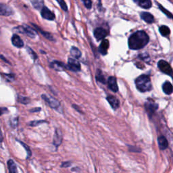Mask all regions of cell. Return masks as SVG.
Segmentation results:
<instances>
[{
	"label": "cell",
	"instance_id": "obj_18",
	"mask_svg": "<svg viewBox=\"0 0 173 173\" xmlns=\"http://www.w3.org/2000/svg\"><path fill=\"white\" fill-rule=\"evenodd\" d=\"M134 2L143 9H150L152 6V3L150 0H135Z\"/></svg>",
	"mask_w": 173,
	"mask_h": 173
},
{
	"label": "cell",
	"instance_id": "obj_14",
	"mask_svg": "<svg viewBox=\"0 0 173 173\" xmlns=\"http://www.w3.org/2000/svg\"><path fill=\"white\" fill-rule=\"evenodd\" d=\"M106 100L114 110H116V109L118 108L120 105V102L119 100L116 97L110 95L106 97Z\"/></svg>",
	"mask_w": 173,
	"mask_h": 173
},
{
	"label": "cell",
	"instance_id": "obj_24",
	"mask_svg": "<svg viewBox=\"0 0 173 173\" xmlns=\"http://www.w3.org/2000/svg\"><path fill=\"white\" fill-rule=\"evenodd\" d=\"M8 167L10 173H18L16 165L12 160H9L8 162Z\"/></svg>",
	"mask_w": 173,
	"mask_h": 173
},
{
	"label": "cell",
	"instance_id": "obj_26",
	"mask_svg": "<svg viewBox=\"0 0 173 173\" xmlns=\"http://www.w3.org/2000/svg\"><path fill=\"white\" fill-rule=\"evenodd\" d=\"M18 101H19L20 104H28L30 103L31 99L28 97H24L21 96V95H19V96H18Z\"/></svg>",
	"mask_w": 173,
	"mask_h": 173
},
{
	"label": "cell",
	"instance_id": "obj_6",
	"mask_svg": "<svg viewBox=\"0 0 173 173\" xmlns=\"http://www.w3.org/2000/svg\"><path fill=\"white\" fill-rule=\"evenodd\" d=\"M158 68L160 69L162 72H164L166 75H168L171 76H172V67L167 61L164 60H161L158 62Z\"/></svg>",
	"mask_w": 173,
	"mask_h": 173
},
{
	"label": "cell",
	"instance_id": "obj_12",
	"mask_svg": "<svg viewBox=\"0 0 173 173\" xmlns=\"http://www.w3.org/2000/svg\"><path fill=\"white\" fill-rule=\"evenodd\" d=\"M50 68H51L52 69H54L56 71H64L65 69H66L67 67L65 66L64 64L62 62H59V61H53L52 62L50 63Z\"/></svg>",
	"mask_w": 173,
	"mask_h": 173
},
{
	"label": "cell",
	"instance_id": "obj_38",
	"mask_svg": "<svg viewBox=\"0 0 173 173\" xmlns=\"http://www.w3.org/2000/svg\"><path fill=\"white\" fill-rule=\"evenodd\" d=\"M40 110H41V108H33V109H32V110H31L30 112H39Z\"/></svg>",
	"mask_w": 173,
	"mask_h": 173
},
{
	"label": "cell",
	"instance_id": "obj_33",
	"mask_svg": "<svg viewBox=\"0 0 173 173\" xmlns=\"http://www.w3.org/2000/svg\"><path fill=\"white\" fill-rule=\"evenodd\" d=\"M44 122H46L44 121H31V122H29V125L32 126H38L41 125V123H44Z\"/></svg>",
	"mask_w": 173,
	"mask_h": 173
},
{
	"label": "cell",
	"instance_id": "obj_29",
	"mask_svg": "<svg viewBox=\"0 0 173 173\" xmlns=\"http://www.w3.org/2000/svg\"><path fill=\"white\" fill-rule=\"evenodd\" d=\"M57 2L59 3L60 6L61 8L64 10V11H68V7H67L66 3L64 1H62V0H57Z\"/></svg>",
	"mask_w": 173,
	"mask_h": 173
},
{
	"label": "cell",
	"instance_id": "obj_7",
	"mask_svg": "<svg viewBox=\"0 0 173 173\" xmlns=\"http://www.w3.org/2000/svg\"><path fill=\"white\" fill-rule=\"evenodd\" d=\"M67 68L72 72H77L80 70V62L76 59L69 58L68 60V65Z\"/></svg>",
	"mask_w": 173,
	"mask_h": 173
},
{
	"label": "cell",
	"instance_id": "obj_11",
	"mask_svg": "<svg viewBox=\"0 0 173 173\" xmlns=\"http://www.w3.org/2000/svg\"><path fill=\"white\" fill-rule=\"evenodd\" d=\"M13 10L11 7L8 5H6L4 3H0V16H9L13 14Z\"/></svg>",
	"mask_w": 173,
	"mask_h": 173
},
{
	"label": "cell",
	"instance_id": "obj_42",
	"mask_svg": "<svg viewBox=\"0 0 173 173\" xmlns=\"http://www.w3.org/2000/svg\"><path fill=\"white\" fill-rule=\"evenodd\" d=\"M3 114V109L0 108V116Z\"/></svg>",
	"mask_w": 173,
	"mask_h": 173
},
{
	"label": "cell",
	"instance_id": "obj_30",
	"mask_svg": "<svg viewBox=\"0 0 173 173\" xmlns=\"http://www.w3.org/2000/svg\"><path fill=\"white\" fill-rule=\"evenodd\" d=\"M27 51L29 52V55L31 56V57L33 58L34 60H35L37 59V56L36 54H35V52L33 50V49H31L30 47H27Z\"/></svg>",
	"mask_w": 173,
	"mask_h": 173
},
{
	"label": "cell",
	"instance_id": "obj_15",
	"mask_svg": "<svg viewBox=\"0 0 173 173\" xmlns=\"http://www.w3.org/2000/svg\"><path fill=\"white\" fill-rule=\"evenodd\" d=\"M158 143L160 149L161 150H165L168 147V140L164 136H160L158 138Z\"/></svg>",
	"mask_w": 173,
	"mask_h": 173
},
{
	"label": "cell",
	"instance_id": "obj_3",
	"mask_svg": "<svg viewBox=\"0 0 173 173\" xmlns=\"http://www.w3.org/2000/svg\"><path fill=\"white\" fill-rule=\"evenodd\" d=\"M41 97L43 100L47 102V104L51 108L55 109V110L58 111H60V103L56 99L50 96L49 95H46V94L42 95Z\"/></svg>",
	"mask_w": 173,
	"mask_h": 173
},
{
	"label": "cell",
	"instance_id": "obj_40",
	"mask_svg": "<svg viewBox=\"0 0 173 173\" xmlns=\"http://www.w3.org/2000/svg\"><path fill=\"white\" fill-rule=\"evenodd\" d=\"M72 106H73L74 108H75V110H76L77 111H78V112H79L80 113H83V112H82V111H80V110H79V108H78V106H77V105H72Z\"/></svg>",
	"mask_w": 173,
	"mask_h": 173
},
{
	"label": "cell",
	"instance_id": "obj_10",
	"mask_svg": "<svg viewBox=\"0 0 173 173\" xmlns=\"http://www.w3.org/2000/svg\"><path fill=\"white\" fill-rule=\"evenodd\" d=\"M108 88L110 89L114 93L118 92V87L117 84V81H116V78L115 76H111L108 78L107 81Z\"/></svg>",
	"mask_w": 173,
	"mask_h": 173
},
{
	"label": "cell",
	"instance_id": "obj_37",
	"mask_svg": "<svg viewBox=\"0 0 173 173\" xmlns=\"http://www.w3.org/2000/svg\"><path fill=\"white\" fill-rule=\"evenodd\" d=\"M70 164H71V162H62V164L61 165L62 168H68L69 167Z\"/></svg>",
	"mask_w": 173,
	"mask_h": 173
},
{
	"label": "cell",
	"instance_id": "obj_34",
	"mask_svg": "<svg viewBox=\"0 0 173 173\" xmlns=\"http://www.w3.org/2000/svg\"><path fill=\"white\" fill-rule=\"evenodd\" d=\"M139 57L143 60H144L145 62H148L150 61V57H149V55H148L147 54H140L139 56Z\"/></svg>",
	"mask_w": 173,
	"mask_h": 173
},
{
	"label": "cell",
	"instance_id": "obj_20",
	"mask_svg": "<svg viewBox=\"0 0 173 173\" xmlns=\"http://www.w3.org/2000/svg\"><path fill=\"white\" fill-rule=\"evenodd\" d=\"M162 90L167 95H171L172 93V85L169 81H166L162 84Z\"/></svg>",
	"mask_w": 173,
	"mask_h": 173
},
{
	"label": "cell",
	"instance_id": "obj_4",
	"mask_svg": "<svg viewBox=\"0 0 173 173\" xmlns=\"http://www.w3.org/2000/svg\"><path fill=\"white\" fill-rule=\"evenodd\" d=\"M158 108V104L151 99H148L145 103V109H146V111L150 118L155 114Z\"/></svg>",
	"mask_w": 173,
	"mask_h": 173
},
{
	"label": "cell",
	"instance_id": "obj_5",
	"mask_svg": "<svg viewBox=\"0 0 173 173\" xmlns=\"http://www.w3.org/2000/svg\"><path fill=\"white\" fill-rule=\"evenodd\" d=\"M20 33H23L27 35L31 38H35L37 35V32L31 27H29L27 24H23V26L18 27L16 29Z\"/></svg>",
	"mask_w": 173,
	"mask_h": 173
},
{
	"label": "cell",
	"instance_id": "obj_39",
	"mask_svg": "<svg viewBox=\"0 0 173 173\" xmlns=\"http://www.w3.org/2000/svg\"><path fill=\"white\" fill-rule=\"evenodd\" d=\"M3 134H2V130H1V129H0V142H3Z\"/></svg>",
	"mask_w": 173,
	"mask_h": 173
},
{
	"label": "cell",
	"instance_id": "obj_16",
	"mask_svg": "<svg viewBox=\"0 0 173 173\" xmlns=\"http://www.w3.org/2000/svg\"><path fill=\"white\" fill-rule=\"evenodd\" d=\"M140 17L141 19L145 21V22H146L147 23H149V24L153 23L154 21V16L151 14L147 12H142L140 14Z\"/></svg>",
	"mask_w": 173,
	"mask_h": 173
},
{
	"label": "cell",
	"instance_id": "obj_21",
	"mask_svg": "<svg viewBox=\"0 0 173 173\" xmlns=\"http://www.w3.org/2000/svg\"><path fill=\"white\" fill-rule=\"evenodd\" d=\"M32 25H33L35 29H36L39 32H40L41 34L42 35H43V36L47 39H49V40H50V41H54V38L52 36V35L50 34L49 33H48V32H45V31H43V30H42L41 29H40L39 27L38 26H37L36 24H32Z\"/></svg>",
	"mask_w": 173,
	"mask_h": 173
},
{
	"label": "cell",
	"instance_id": "obj_22",
	"mask_svg": "<svg viewBox=\"0 0 173 173\" xmlns=\"http://www.w3.org/2000/svg\"><path fill=\"white\" fill-rule=\"evenodd\" d=\"M70 54H71V56H73V57L75 59H79L80 58L81 52L77 47H74V46L72 47L71 49H70Z\"/></svg>",
	"mask_w": 173,
	"mask_h": 173
},
{
	"label": "cell",
	"instance_id": "obj_28",
	"mask_svg": "<svg viewBox=\"0 0 173 173\" xmlns=\"http://www.w3.org/2000/svg\"><path fill=\"white\" fill-rule=\"evenodd\" d=\"M31 3L34 6V8L36 9H39L41 7L42 8L43 7V2L42 1H32Z\"/></svg>",
	"mask_w": 173,
	"mask_h": 173
},
{
	"label": "cell",
	"instance_id": "obj_13",
	"mask_svg": "<svg viewBox=\"0 0 173 173\" xmlns=\"http://www.w3.org/2000/svg\"><path fill=\"white\" fill-rule=\"evenodd\" d=\"M62 141V133L60 130L57 129L56 130V132L54 134V142H53V143H54V145L56 147H58L59 146H60L61 145Z\"/></svg>",
	"mask_w": 173,
	"mask_h": 173
},
{
	"label": "cell",
	"instance_id": "obj_1",
	"mask_svg": "<svg viewBox=\"0 0 173 173\" xmlns=\"http://www.w3.org/2000/svg\"><path fill=\"white\" fill-rule=\"evenodd\" d=\"M149 41L150 37L146 32L143 31H137L129 38V47L133 50H138L146 46Z\"/></svg>",
	"mask_w": 173,
	"mask_h": 173
},
{
	"label": "cell",
	"instance_id": "obj_31",
	"mask_svg": "<svg viewBox=\"0 0 173 173\" xmlns=\"http://www.w3.org/2000/svg\"><path fill=\"white\" fill-rule=\"evenodd\" d=\"M129 150L130 152H141L142 151V150H140L139 148L132 146H129Z\"/></svg>",
	"mask_w": 173,
	"mask_h": 173
},
{
	"label": "cell",
	"instance_id": "obj_8",
	"mask_svg": "<svg viewBox=\"0 0 173 173\" xmlns=\"http://www.w3.org/2000/svg\"><path fill=\"white\" fill-rule=\"evenodd\" d=\"M41 14L44 19H46L48 20H54L56 18L54 14L50 10L48 9L46 6H43V8H42Z\"/></svg>",
	"mask_w": 173,
	"mask_h": 173
},
{
	"label": "cell",
	"instance_id": "obj_19",
	"mask_svg": "<svg viewBox=\"0 0 173 173\" xmlns=\"http://www.w3.org/2000/svg\"><path fill=\"white\" fill-rule=\"evenodd\" d=\"M109 47V41L107 39H104L99 47V52L102 55L108 54V49Z\"/></svg>",
	"mask_w": 173,
	"mask_h": 173
},
{
	"label": "cell",
	"instance_id": "obj_32",
	"mask_svg": "<svg viewBox=\"0 0 173 173\" xmlns=\"http://www.w3.org/2000/svg\"><path fill=\"white\" fill-rule=\"evenodd\" d=\"M20 143H21V145H22V146L25 148V150H26V151H27V154H28V157H30L31 156V149H30V147L27 146V145H26L25 143H24L23 142H19Z\"/></svg>",
	"mask_w": 173,
	"mask_h": 173
},
{
	"label": "cell",
	"instance_id": "obj_2",
	"mask_svg": "<svg viewBox=\"0 0 173 173\" xmlns=\"http://www.w3.org/2000/svg\"><path fill=\"white\" fill-rule=\"evenodd\" d=\"M135 84L137 89L142 93L150 91L152 89L151 79L147 75H141L137 77L135 80Z\"/></svg>",
	"mask_w": 173,
	"mask_h": 173
},
{
	"label": "cell",
	"instance_id": "obj_27",
	"mask_svg": "<svg viewBox=\"0 0 173 173\" xmlns=\"http://www.w3.org/2000/svg\"><path fill=\"white\" fill-rule=\"evenodd\" d=\"M158 7H159V8H160V10H161V11L163 12L165 15H167L168 18H170V19H172V13L168 11V10H167V9H165L163 6H161L160 3H158Z\"/></svg>",
	"mask_w": 173,
	"mask_h": 173
},
{
	"label": "cell",
	"instance_id": "obj_23",
	"mask_svg": "<svg viewBox=\"0 0 173 173\" xmlns=\"http://www.w3.org/2000/svg\"><path fill=\"white\" fill-rule=\"evenodd\" d=\"M159 31H160V33L162 36L164 37H167L171 33V30L169 29V27L165 25L161 26L160 28H159Z\"/></svg>",
	"mask_w": 173,
	"mask_h": 173
},
{
	"label": "cell",
	"instance_id": "obj_36",
	"mask_svg": "<svg viewBox=\"0 0 173 173\" xmlns=\"http://www.w3.org/2000/svg\"><path fill=\"white\" fill-rule=\"evenodd\" d=\"M3 75L6 78L7 80L8 81H11L14 79V75H13V74H4Z\"/></svg>",
	"mask_w": 173,
	"mask_h": 173
},
{
	"label": "cell",
	"instance_id": "obj_17",
	"mask_svg": "<svg viewBox=\"0 0 173 173\" xmlns=\"http://www.w3.org/2000/svg\"><path fill=\"white\" fill-rule=\"evenodd\" d=\"M12 43L13 45H14L15 47L18 48H21L24 46L23 41L21 39V38L16 34L13 35V36L12 37Z\"/></svg>",
	"mask_w": 173,
	"mask_h": 173
},
{
	"label": "cell",
	"instance_id": "obj_9",
	"mask_svg": "<svg viewBox=\"0 0 173 173\" xmlns=\"http://www.w3.org/2000/svg\"><path fill=\"white\" fill-rule=\"evenodd\" d=\"M94 37L97 41H100L104 39L108 35L107 31L103 29L101 27H98L97 29H95L94 31Z\"/></svg>",
	"mask_w": 173,
	"mask_h": 173
},
{
	"label": "cell",
	"instance_id": "obj_25",
	"mask_svg": "<svg viewBox=\"0 0 173 173\" xmlns=\"http://www.w3.org/2000/svg\"><path fill=\"white\" fill-rule=\"evenodd\" d=\"M95 78H96V80L98 81V82H100V83H103V84L106 83V81H105V77L103 75V73H102V72L100 70H97L96 76H95Z\"/></svg>",
	"mask_w": 173,
	"mask_h": 173
},
{
	"label": "cell",
	"instance_id": "obj_35",
	"mask_svg": "<svg viewBox=\"0 0 173 173\" xmlns=\"http://www.w3.org/2000/svg\"><path fill=\"white\" fill-rule=\"evenodd\" d=\"M83 2L84 6H85L87 9L90 10L92 8V2L90 1V0H84V1H83Z\"/></svg>",
	"mask_w": 173,
	"mask_h": 173
},
{
	"label": "cell",
	"instance_id": "obj_41",
	"mask_svg": "<svg viewBox=\"0 0 173 173\" xmlns=\"http://www.w3.org/2000/svg\"><path fill=\"white\" fill-rule=\"evenodd\" d=\"M0 58H1L3 60V61H5L6 63H10L8 60H6V59L4 57H3V56H0Z\"/></svg>",
	"mask_w": 173,
	"mask_h": 173
}]
</instances>
